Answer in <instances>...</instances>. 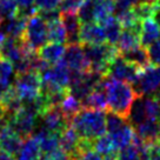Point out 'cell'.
Wrapping results in <instances>:
<instances>
[{
    "label": "cell",
    "mask_w": 160,
    "mask_h": 160,
    "mask_svg": "<svg viewBox=\"0 0 160 160\" xmlns=\"http://www.w3.org/2000/svg\"><path fill=\"white\" fill-rule=\"evenodd\" d=\"M97 87H101L107 97V111L128 120L132 105L135 99L140 97L135 92L133 86L121 80H117L110 75H106Z\"/></svg>",
    "instance_id": "obj_1"
},
{
    "label": "cell",
    "mask_w": 160,
    "mask_h": 160,
    "mask_svg": "<svg viewBox=\"0 0 160 160\" xmlns=\"http://www.w3.org/2000/svg\"><path fill=\"white\" fill-rule=\"evenodd\" d=\"M71 126L81 138L94 140L106 133L105 111L82 107L71 121Z\"/></svg>",
    "instance_id": "obj_2"
},
{
    "label": "cell",
    "mask_w": 160,
    "mask_h": 160,
    "mask_svg": "<svg viewBox=\"0 0 160 160\" xmlns=\"http://www.w3.org/2000/svg\"><path fill=\"white\" fill-rule=\"evenodd\" d=\"M13 86L18 95L22 100V102L31 101L41 93V86H42L41 74L34 71H30L24 74L17 75Z\"/></svg>",
    "instance_id": "obj_3"
},
{
    "label": "cell",
    "mask_w": 160,
    "mask_h": 160,
    "mask_svg": "<svg viewBox=\"0 0 160 160\" xmlns=\"http://www.w3.org/2000/svg\"><path fill=\"white\" fill-rule=\"evenodd\" d=\"M38 118L39 115L22 104V107L8 118V122L13 130L25 140L34 133Z\"/></svg>",
    "instance_id": "obj_4"
},
{
    "label": "cell",
    "mask_w": 160,
    "mask_h": 160,
    "mask_svg": "<svg viewBox=\"0 0 160 160\" xmlns=\"http://www.w3.org/2000/svg\"><path fill=\"white\" fill-rule=\"evenodd\" d=\"M22 39L35 52H38L46 44V41L48 40L47 39V24L39 14L33 15L27 20Z\"/></svg>",
    "instance_id": "obj_5"
},
{
    "label": "cell",
    "mask_w": 160,
    "mask_h": 160,
    "mask_svg": "<svg viewBox=\"0 0 160 160\" xmlns=\"http://www.w3.org/2000/svg\"><path fill=\"white\" fill-rule=\"evenodd\" d=\"M132 86L140 97L154 94L160 88V75L158 67L150 65L146 68H142L138 80Z\"/></svg>",
    "instance_id": "obj_6"
},
{
    "label": "cell",
    "mask_w": 160,
    "mask_h": 160,
    "mask_svg": "<svg viewBox=\"0 0 160 160\" xmlns=\"http://www.w3.org/2000/svg\"><path fill=\"white\" fill-rule=\"evenodd\" d=\"M141 70L142 68H140L134 64L125 60L121 55H119L114 60V62L111 65L108 75L117 80L126 81L131 85H133L139 78Z\"/></svg>",
    "instance_id": "obj_7"
},
{
    "label": "cell",
    "mask_w": 160,
    "mask_h": 160,
    "mask_svg": "<svg viewBox=\"0 0 160 160\" xmlns=\"http://www.w3.org/2000/svg\"><path fill=\"white\" fill-rule=\"evenodd\" d=\"M24 139L10 125L8 119L0 120V148L12 155H17L22 146Z\"/></svg>",
    "instance_id": "obj_8"
},
{
    "label": "cell",
    "mask_w": 160,
    "mask_h": 160,
    "mask_svg": "<svg viewBox=\"0 0 160 160\" xmlns=\"http://www.w3.org/2000/svg\"><path fill=\"white\" fill-rule=\"evenodd\" d=\"M39 118L41 119V126L55 134H61V132L71 125L62 114L60 105L50 106Z\"/></svg>",
    "instance_id": "obj_9"
},
{
    "label": "cell",
    "mask_w": 160,
    "mask_h": 160,
    "mask_svg": "<svg viewBox=\"0 0 160 160\" xmlns=\"http://www.w3.org/2000/svg\"><path fill=\"white\" fill-rule=\"evenodd\" d=\"M64 60L67 62L70 70L86 72L90 70V61L85 54V51L81 44H67L64 53Z\"/></svg>",
    "instance_id": "obj_10"
},
{
    "label": "cell",
    "mask_w": 160,
    "mask_h": 160,
    "mask_svg": "<svg viewBox=\"0 0 160 160\" xmlns=\"http://www.w3.org/2000/svg\"><path fill=\"white\" fill-rule=\"evenodd\" d=\"M107 42L104 28L98 22L81 24L79 30V44L81 45H97Z\"/></svg>",
    "instance_id": "obj_11"
},
{
    "label": "cell",
    "mask_w": 160,
    "mask_h": 160,
    "mask_svg": "<svg viewBox=\"0 0 160 160\" xmlns=\"http://www.w3.org/2000/svg\"><path fill=\"white\" fill-rule=\"evenodd\" d=\"M79 141L80 135L72 126L68 125L60 134L59 147L65 152L67 157H72L77 159L78 152H79Z\"/></svg>",
    "instance_id": "obj_12"
},
{
    "label": "cell",
    "mask_w": 160,
    "mask_h": 160,
    "mask_svg": "<svg viewBox=\"0 0 160 160\" xmlns=\"http://www.w3.org/2000/svg\"><path fill=\"white\" fill-rule=\"evenodd\" d=\"M135 134L145 144L160 139V122L157 119L146 118L134 127Z\"/></svg>",
    "instance_id": "obj_13"
},
{
    "label": "cell",
    "mask_w": 160,
    "mask_h": 160,
    "mask_svg": "<svg viewBox=\"0 0 160 160\" xmlns=\"http://www.w3.org/2000/svg\"><path fill=\"white\" fill-rule=\"evenodd\" d=\"M160 39V24L155 18H147L141 21L140 27V44L144 47H148Z\"/></svg>",
    "instance_id": "obj_14"
},
{
    "label": "cell",
    "mask_w": 160,
    "mask_h": 160,
    "mask_svg": "<svg viewBox=\"0 0 160 160\" xmlns=\"http://www.w3.org/2000/svg\"><path fill=\"white\" fill-rule=\"evenodd\" d=\"M60 20L66 30L67 34V44L79 42V30L81 26L78 13H61L60 12Z\"/></svg>",
    "instance_id": "obj_15"
},
{
    "label": "cell",
    "mask_w": 160,
    "mask_h": 160,
    "mask_svg": "<svg viewBox=\"0 0 160 160\" xmlns=\"http://www.w3.org/2000/svg\"><path fill=\"white\" fill-rule=\"evenodd\" d=\"M0 104L2 106V110H4V113H5V118H7V119L11 118L17 111H19L22 107V100L18 95L13 84L4 93V95L0 98Z\"/></svg>",
    "instance_id": "obj_16"
},
{
    "label": "cell",
    "mask_w": 160,
    "mask_h": 160,
    "mask_svg": "<svg viewBox=\"0 0 160 160\" xmlns=\"http://www.w3.org/2000/svg\"><path fill=\"white\" fill-rule=\"evenodd\" d=\"M140 45H141L140 44V31L128 30V28H122L119 35V39L115 44L119 53L133 50Z\"/></svg>",
    "instance_id": "obj_17"
},
{
    "label": "cell",
    "mask_w": 160,
    "mask_h": 160,
    "mask_svg": "<svg viewBox=\"0 0 160 160\" xmlns=\"http://www.w3.org/2000/svg\"><path fill=\"white\" fill-rule=\"evenodd\" d=\"M27 20L28 19L17 14L13 18L7 19L5 24L2 22L0 28H2V32L7 37H12V38H15V39H21L24 33H25Z\"/></svg>",
    "instance_id": "obj_18"
},
{
    "label": "cell",
    "mask_w": 160,
    "mask_h": 160,
    "mask_svg": "<svg viewBox=\"0 0 160 160\" xmlns=\"http://www.w3.org/2000/svg\"><path fill=\"white\" fill-rule=\"evenodd\" d=\"M82 107L86 108H93V110L107 111V97H106L105 91L101 87H95L86 95L84 99L81 100Z\"/></svg>",
    "instance_id": "obj_19"
},
{
    "label": "cell",
    "mask_w": 160,
    "mask_h": 160,
    "mask_svg": "<svg viewBox=\"0 0 160 160\" xmlns=\"http://www.w3.org/2000/svg\"><path fill=\"white\" fill-rule=\"evenodd\" d=\"M110 135L114 141L115 146L118 147V150H121V148H125L126 146L132 144L133 138L135 135V130L127 120L125 124L120 126L118 130L110 133Z\"/></svg>",
    "instance_id": "obj_20"
},
{
    "label": "cell",
    "mask_w": 160,
    "mask_h": 160,
    "mask_svg": "<svg viewBox=\"0 0 160 160\" xmlns=\"http://www.w3.org/2000/svg\"><path fill=\"white\" fill-rule=\"evenodd\" d=\"M41 150L33 135L26 138L17 154V160H40Z\"/></svg>",
    "instance_id": "obj_21"
},
{
    "label": "cell",
    "mask_w": 160,
    "mask_h": 160,
    "mask_svg": "<svg viewBox=\"0 0 160 160\" xmlns=\"http://www.w3.org/2000/svg\"><path fill=\"white\" fill-rule=\"evenodd\" d=\"M65 46L64 44H58V42H51V44H45L39 51L38 54L42 59L47 61L50 65H54L60 59H62L64 53H65Z\"/></svg>",
    "instance_id": "obj_22"
},
{
    "label": "cell",
    "mask_w": 160,
    "mask_h": 160,
    "mask_svg": "<svg viewBox=\"0 0 160 160\" xmlns=\"http://www.w3.org/2000/svg\"><path fill=\"white\" fill-rule=\"evenodd\" d=\"M120 55L125 60L130 61L132 64L137 65L140 68H146L150 65H152L150 61V55H148V51L146 50L144 46H138L133 50L120 53Z\"/></svg>",
    "instance_id": "obj_23"
},
{
    "label": "cell",
    "mask_w": 160,
    "mask_h": 160,
    "mask_svg": "<svg viewBox=\"0 0 160 160\" xmlns=\"http://www.w3.org/2000/svg\"><path fill=\"white\" fill-rule=\"evenodd\" d=\"M60 108H61L62 114L65 115L66 120L71 124L72 119L81 111L82 104H81V100H79L68 91L60 104Z\"/></svg>",
    "instance_id": "obj_24"
},
{
    "label": "cell",
    "mask_w": 160,
    "mask_h": 160,
    "mask_svg": "<svg viewBox=\"0 0 160 160\" xmlns=\"http://www.w3.org/2000/svg\"><path fill=\"white\" fill-rule=\"evenodd\" d=\"M94 7V21L101 24L115 12L114 0H92Z\"/></svg>",
    "instance_id": "obj_25"
},
{
    "label": "cell",
    "mask_w": 160,
    "mask_h": 160,
    "mask_svg": "<svg viewBox=\"0 0 160 160\" xmlns=\"http://www.w3.org/2000/svg\"><path fill=\"white\" fill-rule=\"evenodd\" d=\"M137 17L140 21L147 18H155L160 12V0L159 1H140L133 6Z\"/></svg>",
    "instance_id": "obj_26"
},
{
    "label": "cell",
    "mask_w": 160,
    "mask_h": 160,
    "mask_svg": "<svg viewBox=\"0 0 160 160\" xmlns=\"http://www.w3.org/2000/svg\"><path fill=\"white\" fill-rule=\"evenodd\" d=\"M117 19L120 22L122 28H128V30H138L140 31L141 27V21L137 17L134 12V8H126V10L117 11Z\"/></svg>",
    "instance_id": "obj_27"
},
{
    "label": "cell",
    "mask_w": 160,
    "mask_h": 160,
    "mask_svg": "<svg viewBox=\"0 0 160 160\" xmlns=\"http://www.w3.org/2000/svg\"><path fill=\"white\" fill-rule=\"evenodd\" d=\"M100 25H101V27L105 31L107 42H108V44H112V45H115L118 39H119L120 33H121V31H122V27H121L120 22L118 21V19H117V17L111 15V17H108L106 20H104Z\"/></svg>",
    "instance_id": "obj_28"
},
{
    "label": "cell",
    "mask_w": 160,
    "mask_h": 160,
    "mask_svg": "<svg viewBox=\"0 0 160 160\" xmlns=\"http://www.w3.org/2000/svg\"><path fill=\"white\" fill-rule=\"evenodd\" d=\"M47 39L51 42H58V44L67 42L66 30L60 19L47 24Z\"/></svg>",
    "instance_id": "obj_29"
},
{
    "label": "cell",
    "mask_w": 160,
    "mask_h": 160,
    "mask_svg": "<svg viewBox=\"0 0 160 160\" xmlns=\"http://www.w3.org/2000/svg\"><path fill=\"white\" fill-rule=\"evenodd\" d=\"M93 148L99 153L100 157H104V155L110 154L112 152L119 151L110 134H104L99 137V138L94 139V141H93Z\"/></svg>",
    "instance_id": "obj_30"
},
{
    "label": "cell",
    "mask_w": 160,
    "mask_h": 160,
    "mask_svg": "<svg viewBox=\"0 0 160 160\" xmlns=\"http://www.w3.org/2000/svg\"><path fill=\"white\" fill-rule=\"evenodd\" d=\"M147 117H146L145 113V107H144V99L142 97H138L132 105V108H131L130 112V117H128V122L131 125L135 127V126L140 124L141 121H144Z\"/></svg>",
    "instance_id": "obj_31"
},
{
    "label": "cell",
    "mask_w": 160,
    "mask_h": 160,
    "mask_svg": "<svg viewBox=\"0 0 160 160\" xmlns=\"http://www.w3.org/2000/svg\"><path fill=\"white\" fill-rule=\"evenodd\" d=\"M144 107L147 118L151 119H160V102L154 94L148 95L144 99Z\"/></svg>",
    "instance_id": "obj_32"
},
{
    "label": "cell",
    "mask_w": 160,
    "mask_h": 160,
    "mask_svg": "<svg viewBox=\"0 0 160 160\" xmlns=\"http://www.w3.org/2000/svg\"><path fill=\"white\" fill-rule=\"evenodd\" d=\"M140 160H160V139L145 144Z\"/></svg>",
    "instance_id": "obj_33"
},
{
    "label": "cell",
    "mask_w": 160,
    "mask_h": 160,
    "mask_svg": "<svg viewBox=\"0 0 160 160\" xmlns=\"http://www.w3.org/2000/svg\"><path fill=\"white\" fill-rule=\"evenodd\" d=\"M78 17H79L81 24L85 22H92L94 21V7L92 0H85L82 5L78 10Z\"/></svg>",
    "instance_id": "obj_34"
},
{
    "label": "cell",
    "mask_w": 160,
    "mask_h": 160,
    "mask_svg": "<svg viewBox=\"0 0 160 160\" xmlns=\"http://www.w3.org/2000/svg\"><path fill=\"white\" fill-rule=\"evenodd\" d=\"M126 121H127V119L115 114L114 112L107 111V113H106V128L108 131V133H112L115 130H118L120 126L125 124Z\"/></svg>",
    "instance_id": "obj_35"
},
{
    "label": "cell",
    "mask_w": 160,
    "mask_h": 160,
    "mask_svg": "<svg viewBox=\"0 0 160 160\" xmlns=\"http://www.w3.org/2000/svg\"><path fill=\"white\" fill-rule=\"evenodd\" d=\"M18 4L17 0H0V12L5 19L13 18L18 14Z\"/></svg>",
    "instance_id": "obj_36"
},
{
    "label": "cell",
    "mask_w": 160,
    "mask_h": 160,
    "mask_svg": "<svg viewBox=\"0 0 160 160\" xmlns=\"http://www.w3.org/2000/svg\"><path fill=\"white\" fill-rule=\"evenodd\" d=\"M141 150L133 142L131 145L126 146L125 148H121L118 155V160H140Z\"/></svg>",
    "instance_id": "obj_37"
},
{
    "label": "cell",
    "mask_w": 160,
    "mask_h": 160,
    "mask_svg": "<svg viewBox=\"0 0 160 160\" xmlns=\"http://www.w3.org/2000/svg\"><path fill=\"white\" fill-rule=\"evenodd\" d=\"M13 72V64L10 60L0 57V81H10Z\"/></svg>",
    "instance_id": "obj_38"
},
{
    "label": "cell",
    "mask_w": 160,
    "mask_h": 160,
    "mask_svg": "<svg viewBox=\"0 0 160 160\" xmlns=\"http://www.w3.org/2000/svg\"><path fill=\"white\" fill-rule=\"evenodd\" d=\"M85 0H61L59 11L61 13H77Z\"/></svg>",
    "instance_id": "obj_39"
},
{
    "label": "cell",
    "mask_w": 160,
    "mask_h": 160,
    "mask_svg": "<svg viewBox=\"0 0 160 160\" xmlns=\"http://www.w3.org/2000/svg\"><path fill=\"white\" fill-rule=\"evenodd\" d=\"M148 55H150L151 64L155 67L160 66V39L148 46Z\"/></svg>",
    "instance_id": "obj_40"
},
{
    "label": "cell",
    "mask_w": 160,
    "mask_h": 160,
    "mask_svg": "<svg viewBox=\"0 0 160 160\" xmlns=\"http://www.w3.org/2000/svg\"><path fill=\"white\" fill-rule=\"evenodd\" d=\"M38 14L42 18V20L46 24L60 19V11L58 8H54V10H39Z\"/></svg>",
    "instance_id": "obj_41"
},
{
    "label": "cell",
    "mask_w": 160,
    "mask_h": 160,
    "mask_svg": "<svg viewBox=\"0 0 160 160\" xmlns=\"http://www.w3.org/2000/svg\"><path fill=\"white\" fill-rule=\"evenodd\" d=\"M67 155L61 148H57V150L52 151V152H47V153H41L40 160H65Z\"/></svg>",
    "instance_id": "obj_42"
},
{
    "label": "cell",
    "mask_w": 160,
    "mask_h": 160,
    "mask_svg": "<svg viewBox=\"0 0 160 160\" xmlns=\"http://www.w3.org/2000/svg\"><path fill=\"white\" fill-rule=\"evenodd\" d=\"M61 0H34L35 6L39 10H54L59 8Z\"/></svg>",
    "instance_id": "obj_43"
},
{
    "label": "cell",
    "mask_w": 160,
    "mask_h": 160,
    "mask_svg": "<svg viewBox=\"0 0 160 160\" xmlns=\"http://www.w3.org/2000/svg\"><path fill=\"white\" fill-rule=\"evenodd\" d=\"M77 160H102V159H101V157L99 155V153H98L94 148H90V150L81 152V153L77 157Z\"/></svg>",
    "instance_id": "obj_44"
},
{
    "label": "cell",
    "mask_w": 160,
    "mask_h": 160,
    "mask_svg": "<svg viewBox=\"0 0 160 160\" xmlns=\"http://www.w3.org/2000/svg\"><path fill=\"white\" fill-rule=\"evenodd\" d=\"M141 0H114L115 4V11H121L126 10V8H131L135 6L138 2H140Z\"/></svg>",
    "instance_id": "obj_45"
},
{
    "label": "cell",
    "mask_w": 160,
    "mask_h": 160,
    "mask_svg": "<svg viewBox=\"0 0 160 160\" xmlns=\"http://www.w3.org/2000/svg\"><path fill=\"white\" fill-rule=\"evenodd\" d=\"M17 4L19 8H25V7L34 5V0H17Z\"/></svg>",
    "instance_id": "obj_46"
},
{
    "label": "cell",
    "mask_w": 160,
    "mask_h": 160,
    "mask_svg": "<svg viewBox=\"0 0 160 160\" xmlns=\"http://www.w3.org/2000/svg\"><path fill=\"white\" fill-rule=\"evenodd\" d=\"M12 85L10 81H0V98L4 95L6 91L10 88V86Z\"/></svg>",
    "instance_id": "obj_47"
},
{
    "label": "cell",
    "mask_w": 160,
    "mask_h": 160,
    "mask_svg": "<svg viewBox=\"0 0 160 160\" xmlns=\"http://www.w3.org/2000/svg\"><path fill=\"white\" fill-rule=\"evenodd\" d=\"M0 160H15V159H14V155L10 154L6 151L0 148Z\"/></svg>",
    "instance_id": "obj_48"
},
{
    "label": "cell",
    "mask_w": 160,
    "mask_h": 160,
    "mask_svg": "<svg viewBox=\"0 0 160 160\" xmlns=\"http://www.w3.org/2000/svg\"><path fill=\"white\" fill-rule=\"evenodd\" d=\"M5 38H6L5 33L0 30V48H1V46H2V44H4V40H5Z\"/></svg>",
    "instance_id": "obj_49"
},
{
    "label": "cell",
    "mask_w": 160,
    "mask_h": 160,
    "mask_svg": "<svg viewBox=\"0 0 160 160\" xmlns=\"http://www.w3.org/2000/svg\"><path fill=\"white\" fill-rule=\"evenodd\" d=\"M5 118V113H4V110H2V106L0 104V120H2Z\"/></svg>",
    "instance_id": "obj_50"
},
{
    "label": "cell",
    "mask_w": 160,
    "mask_h": 160,
    "mask_svg": "<svg viewBox=\"0 0 160 160\" xmlns=\"http://www.w3.org/2000/svg\"><path fill=\"white\" fill-rule=\"evenodd\" d=\"M4 20H5V18H4V15L1 14V12H0V26H1V24L4 22Z\"/></svg>",
    "instance_id": "obj_51"
},
{
    "label": "cell",
    "mask_w": 160,
    "mask_h": 160,
    "mask_svg": "<svg viewBox=\"0 0 160 160\" xmlns=\"http://www.w3.org/2000/svg\"><path fill=\"white\" fill-rule=\"evenodd\" d=\"M154 95L157 97V98H158V100H159V102H160V91H158V92H155Z\"/></svg>",
    "instance_id": "obj_52"
},
{
    "label": "cell",
    "mask_w": 160,
    "mask_h": 160,
    "mask_svg": "<svg viewBox=\"0 0 160 160\" xmlns=\"http://www.w3.org/2000/svg\"><path fill=\"white\" fill-rule=\"evenodd\" d=\"M65 160H77V159H75V158H72V157H67Z\"/></svg>",
    "instance_id": "obj_53"
},
{
    "label": "cell",
    "mask_w": 160,
    "mask_h": 160,
    "mask_svg": "<svg viewBox=\"0 0 160 160\" xmlns=\"http://www.w3.org/2000/svg\"><path fill=\"white\" fill-rule=\"evenodd\" d=\"M141 1H159V0H141Z\"/></svg>",
    "instance_id": "obj_54"
},
{
    "label": "cell",
    "mask_w": 160,
    "mask_h": 160,
    "mask_svg": "<svg viewBox=\"0 0 160 160\" xmlns=\"http://www.w3.org/2000/svg\"><path fill=\"white\" fill-rule=\"evenodd\" d=\"M158 72H159V75H160V66L158 67Z\"/></svg>",
    "instance_id": "obj_55"
},
{
    "label": "cell",
    "mask_w": 160,
    "mask_h": 160,
    "mask_svg": "<svg viewBox=\"0 0 160 160\" xmlns=\"http://www.w3.org/2000/svg\"><path fill=\"white\" fill-rule=\"evenodd\" d=\"M159 13H160V12H159Z\"/></svg>",
    "instance_id": "obj_56"
}]
</instances>
